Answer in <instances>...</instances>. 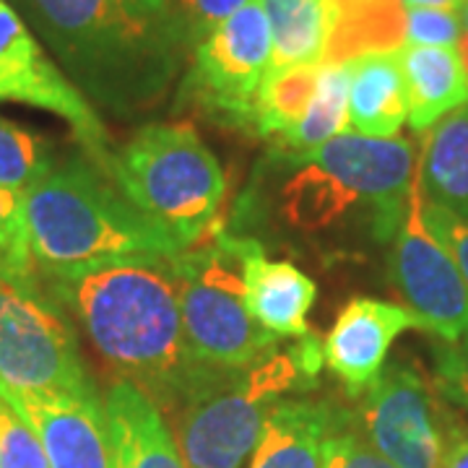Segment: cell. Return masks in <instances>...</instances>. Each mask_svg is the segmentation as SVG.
<instances>
[{
  "label": "cell",
  "instance_id": "obj_35",
  "mask_svg": "<svg viewBox=\"0 0 468 468\" xmlns=\"http://www.w3.org/2000/svg\"><path fill=\"white\" fill-rule=\"evenodd\" d=\"M458 55H461V63H463V70H466V76H468V34L463 32L461 34V42H458Z\"/></svg>",
  "mask_w": 468,
  "mask_h": 468
},
{
  "label": "cell",
  "instance_id": "obj_8",
  "mask_svg": "<svg viewBox=\"0 0 468 468\" xmlns=\"http://www.w3.org/2000/svg\"><path fill=\"white\" fill-rule=\"evenodd\" d=\"M0 385L21 396L97 390L66 307L39 273L0 271Z\"/></svg>",
  "mask_w": 468,
  "mask_h": 468
},
{
  "label": "cell",
  "instance_id": "obj_5",
  "mask_svg": "<svg viewBox=\"0 0 468 468\" xmlns=\"http://www.w3.org/2000/svg\"><path fill=\"white\" fill-rule=\"evenodd\" d=\"M323 365V341L313 334L248 367L198 365L165 409L187 468H245L273 406L310 390Z\"/></svg>",
  "mask_w": 468,
  "mask_h": 468
},
{
  "label": "cell",
  "instance_id": "obj_20",
  "mask_svg": "<svg viewBox=\"0 0 468 468\" xmlns=\"http://www.w3.org/2000/svg\"><path fill=\"white\" fill-rule=\"evenodd\" d=\"M349 128L369 138H393L409 120L399 52H369L346 63Z\"/></svg>",
  "mask_w": 468,
  "mask_h": 468
},
{
  "label": "cell",
  "instance_id": "obj_2",
  "mask_svg": "<svg viewBox=\"0 0 468 468\" xmlns=\"http://www.w3.org/2000/svg\"><path fill=\"white\" fill-rule=\"evenodd\" d=\"M58 66L107 112L141 115L180 76L185 48L151 0H16Z\"/></svg>",
  "mask_w": 468,
  "mask_h": 468
},
{
  "label": "cell",
  "instance_id": "obj_29",
  "mask_svg": "<svg viewBox=\"0 0 468 468\" xmlns=\"http://www.w3.org/2000/svg\"><path fill=\"white\" fill-rule=\"evenodd\" d=\"M463 24L458 11L448 8H406V45L458 48Z\"/></svg>",
  "mask_w": 468,
  "mask_h": 468
},
{
  "label": "cell",
  "instance_id": "obj_33",
  "mask_svg": "<svg viewBox=\"0 0 468 468\" xmlns=\"http://www.w3.org/2000/svg\"><path fill=\"white\" fill-rule=\"evenodd\" d=\"M440 468H468V430H463L461 424L452 432Z\"/></svg>",
  "mask_w": 468,
  "mask_h": 468
},
{
  "label": "cell",
  "instance_id": "obj_14",
  "mask_svg": "<svg viewBox=\"0 0 468 468\" xmlns=\"http://www.w3.org/2000/svg\"><path fill=\"white\" fill-rule=\"evenodd\" d=\"M39 437L50 468H115L104 401L86 393H8Z\"/></svg>",
  "mask_w": 468,
  "mask_h": 468
},
{
  "label": "cell",
  "instance_id": "obj_15",
  "mask_svg": "<svg viewBox=\"0 0 468 468\" xmlns=\"http://www.w3.org/2000/svg\"><path fill=\"white\" fill-rule=\"evenodd\" d=\"M104 414L115 468H187L165 411L135 383L110 385Z\"/></svg>",
  "mask_w": 468,
  "mask_h": 468
},
{
  "label": "cell",
  "instance_id": "obj_17",
  "mask_svg": "<svg viewBox=\"0 0 468 468\" xmlns=\"http://www.w3.org/2000/svg\"><path fill=\"white\" fill-rule=\"evenodd\" d=\"M318 297L315 282L289 261H268L258 245L245 266V302L250 315L268 334L302 338L310 334L307 313Z\"/></svg>",
  "mask_w": 468,
  "mask_h": 468
},
{
  "label": "cell",
  "instance_id": "obj_16",
  "mask_svg": "<svg viewBox=\"0 0 468 468\" xmlns=\"http://www.w3.org/2000/svg\"><path fill=\"white\" fill-rule=\"evenodd\" d=\"M349 421L331 401L282 399L263 424L248 468H320L325 440Z\"/></svg>",
  "mask_w": 468,
  "mask_h": 468
},
{
  "label": "cell",
  "instance_id": "obj_27",
  "mask_svg": "<svg viewBox=\"0 0 468 468\" xmlns=\"http://www.w3.org/2000/svg\"><path fill=\"white\" fill-rule=\"evenodd\" d=\"M252 0H165L172 29L185 52H193L208 34Z\"/></svg>",
  "mask_w": 468,
  "mask_h": 468
},
{
  "label": "cell",
  "instance_id": "obj_11",
  "mask_svg": "<svg viewBox=\"0 0 468 468\" xmlns=\"http://www.w3.org/2000/svg\"><path fill=\"white\" fill-rule=\"evenodd\" d=\"M417 365L393 362L365 393L362 424L369 445L399 468H440L458 421Z\"/></svg>",
  "mask_w": 468,
  "mask_h": 468
},
{
  "label": "cell",
  "instance_id": "obj_34",
  "mask_svg": "<svg viewBox=\"0 0 468 468\" xmlns=\"http://www.w3.org/2000/svg\"><path fill=\"white\" fill-rule=\"evenodd\" d=\"M403 8H448L458 11L463 0H401Z\"/></svg>",
  "mask_w": 468,
  "mask_h": 468
},
{
  "label": "cell",
  "instance_id": "obj_24",
  "mask_svg": "<svg viewBox=\"0 0 468 468\" xmlns=\"http://www.w3.org/2000/svg\"><path fill=\"white\" fill-rule=\"evenodd\" d=\"M344 133H349V73L346 66L323 63L315 97L310 101L302 122L284 138L271 144V151L297 156L320 149L323 144Z\"/></svg>",
  "mask_w": 468,
  "mask_h": 468
},
{
  "label": "cell",
  "instance_id": "obj_23",
  "mask_svg": "<svg viewBox=\"0 0 468 468\" xmlns=\"http://www.w3.org/2000/svg\"><path fill=\"white\" fill-rule=\"evenodd\" d=\"M320 66L323 63L268 68L266 79L255 97V107H252L250 133L268 144H276L289 131H294L315 97Z\"/></svg>",
  "mask_w": 468,
  "mask_h": 468
},
{
  "label": "cell",
  "instance_id": "obj_38",
  "mask_svg": "<svg viewBox=\"0 0 468 468\" xmlns=\"http://www.w3.org/2000/svg\"><path fill=\"white\" fill-rule=\"evenodd\" d=\"M0 271H3V263H0Z\"/></svg>",
  "mask_w": 468,
  "mask_h": 468
},
{
  "label": "cell",
  "instance_id": "obj_7",
  "mask_svg": "<svg viewBox=\"0 0 468 468\" xmlns=\"http://www.w3.org/2000/svg\"><path fill=\"white\" fill-rule=\"evenodd\" d=\"M258 245L217 224L175 258L185 335L203 365L248 367L279 349V338L252 318L245 302V266Z\"/></svg>",
  "mask_w": 468,
  "mask_h": 468
},
{
  "label": "cell",
  "instance_id": "obj_3",
  "mask_svg": "<svg viewBox=\"0 0 468 468\" xmlns=\"http://www.w3.org/2000/svg\"><path fill=\"white\" fill-rule=\"evenodd\" d=\"M268 156L289 167L273 198L289 232L313 239L365 234L388 242L401 229L417 185V154L406 138L349 131L307 154Z\"/></svg>",
  "mask_w": 468,
  "mask_h": 468
},
{
  "label": "cell",
  "instance_id": "obj_18",
  "mask_svg": "<svg viewBox=\"0 0 468 468\" xmlns=\"http://www.w3.org/2000/svg\"><path fill=\"white\" fill-rule=\"evenodd\" d=\"M409 125L424 133L442 117L468 101V76L455 48H419L403 45L399 50Z\"/></svg>",
  "mask_w": 468,
  "mask_h": 468
},
{
  "label": "cell",
  "instance_id": "obj_9",
  "mask_svg": "<svg viewBox=\"0 0 468 468\" xmlns=\"http://www.w3.org/2000/svg\"><path fill=\"white\" fill-rule=\"evenodd\" d=\"M271 68V27L261 0H252L190 52L177 101L229 128H252L258 89Z\"/></svg>",
  "mask_w": 468,
  "mask_h": 468
},
{
  "label": "cell",
  "instance_id": "obj_19",
  "mask_svg": "<svg viewBox=\"0 0 468 468\" xmlns=\"http://www.w3.org/2000/svg\"><path fill=\"white\" fill-rule=\"evenodd\" d=\"M328 37L323 63L346 66L369 52H399L406 45L401 0H325Z\"/></svg>",
  "mask_w": 468,
  "mask_h": 468
},
{
  "label": "cell",
  "instance_id": "obj_31",
  "mask_svg": "<svg viewBox=\"0 0 468 468\" xmlns=\"http://www.w3.org/2000/svg\"><path fill=\"white\" fill-rule=\"evenodd\" d=\"M435 385L448 401L468 411V331L435 349Z\"/></svg>",
  "mask_w": 468,
  "mask_h": 468
},
{
  "label": "cell",
  "instance_id": "obj_4",
  "mask_svg": "<svg viewBox=\"0 0 468 468\" xmlns=\"http://www.w3.org/2000/svg\"><path fill=\"white\" fill-rule=\"evenodd\" d=\"M29 250L39 276L131 258H177V237L144 214L89 156H70L24 193Z\"/></svg>",
  "mask_w": 468,
  "mask_h": 468
},
{
  "label": "cell",
  "instance_id": "obj_25",
  "mask_svg": "<svg viewBox=\"0 0 468 468\" xmlns=\"http://www.w3.org/2000/svg\"><path fill=\"white\" fill-rule=\"evenodd\" d=\"M55 165L48 138L0 117V187L24 196Z\"/></svg>",
  "mask_w": 468,
  "mask_h": 468
},
{
  "label": "cell",
  "instance_id": "obj_36",
  "mask_svg": "<svg viewBox=\"0 0 468 468\" xmlns=\"http://www.w3.org/2000/svg\"><path fill=\"white\" fill-rule=\"evenodd\" d=\"M458 16H461V24H463V32L468 34V0L461 3V8H458Z\"/></svg>",
  "mask_w": 468,
  "mask_h": 468
},
{
  "label": "cell",
  "instance_id": "obj_6",
  "mask_svg": "<svg viewBox=\"0 0 468 468\" xmlns=\"http://www.w3.org/2000/svg\"><path fill=\"white\" fill-rule=\"evenodd\" d=\"M112 180L183 248L217 227L227 193L214 151L187 122L141 125L115 154Z\"/></svg>",
  "mask_w": 468,
  "mask_h": 468
},
{
  "label": "cell",
  "instance_id": "obj_12",
  "mask_svg": "<svg viewBox=\"0 0 468 468\" xmlns=\"http://www.w3.org/2000/svg\"><path fill=\"white\" fill-rule=\"evenodd\" d=\"M390 282L430 334L458 341L468 331V286L442 242L424 227L421 190L414 185L401 229L393 237Z\"/></svg>",
  "mask_w": 468,
  "mask_h": 468
},
{
  "label": "cell",
  "instance_id": "obj_30",
  "mask_svg": "<svg viewBox=\"0 0 468 468\" xmlns=\"http://www.w3.org/2000/svg\"><path fill=\"white\" fill-rule=\"evenodd\" d=\"M320 468H399L369 445V440L356 435L354 424H344L323 445Z\"/></svg>",
  "mask_w": 468,
  "mask_h": 468
},
{
  "label": "cell",
  "instance_id": "obj_10",
  "mask_svg": "<svg viewBox=\"0 0 468 468\" xmlns=\"http://www.w3.org/2000/svg\"><path fill=\"white\" fill-rule=\"evenodd\" d=\"M0 101L60 117L86 156L104 175H115L117 151L97 107L45 52L27 18L8 0H0Z\"/></svg>",
  "mask_w": 468,
  "mask_h": 468
},
{
  "label": "cell",
  "instance_id": "obj_26",
  "mask_svg": "<svg viewBox=\"0 0 468 468\" xmlns=\"http://www.w3.org/2000/svg\"><path fill=\"white\" fill-rule=\"evenodd\" d=\"M0 468H50L45 448L21 414L8 390L0 385Z\"/></svg>",
  "mask_w": 468,
  "mask_h": 468
},
{
  "label": "cell",
  "instance_id": "obj_1",
  "mask_svg": "<svg viewBox=\"0 0 468 468\" xmlns=\"http://www.w3.org/2000/svg\"><path fill=\"white\" fill-rule=\"evenodd\" d=\"M39 279L122 380L162 411L203 365L185 335L175 258H131Z\"/></svg>",
  "mask_w": 468,
  "mask_h": 468
},
{
  "label": "cell",
  "instance_id": "obj_21",
  "mask_svg": "<svg viewBox=\"0 0 468 468\" xmlns=\"http://www.w3.org/2000/svg\"><path fill=\"white\" fill-rule=\"evenodd\" d=\"M417 183L424 201L468 221V101L427 133Z\"/></svg>",
  "mask_w": 468,
  "mask_h": 468
},
{
  "label": "cell",
  "instance_id": "obj_37",
  "mask_svg": "<svg viewBox=\"0 0 468 468\" xmlns=\"http://www.w3.org/2000/svg\"><path fill=\"white\" fill-rule=\"evenodd\" d=\"M151 3H154V5H159V8L165 11V0H151ZM165 14H167V11H165ZM167 18H169V16H167Z\"/></svg>",
  "mask_w": 468,
  "mask_h": 468
},
{
  "label": "cell",
  "instance_id": "obj_28",
  "mask_svg": "<svg viewBox=\"0 0 468 468\" xmlns=\"http://www.w3.org/2000/svg\"><path fill=\"white\" fill-rule=\"evenodd\" d=\"M0 263L11 273H37L29 250L24 196L0 187Z\"/></svg>",
  "mask_w": 468,
  "mask_h": 468
},
{
  "label": "cell",
  "instance_id": "obj_13",
  "mask_svg": "<svg viewBox=\"0 0 468 468\" xmlns=\"http://www.w3.org/2000/svg\"><path fill=\"white\" fill-rule=\"evenodd\" d=\"M427 331V323L406 304L354 297L338 313L323 341L325 367L344 383L351 399L365 396L385 369V356L403 331Z\"/></svg>",
  "mask_w": 468,
  "mask_h": 468
},
{
  "label": "cell",
  "instance_id": "obj_32",
  "mask_svg": "<svg viewBox=\"0 0 468 468\" xmlns=\"http://www.w3.org/2000/svg\"><path fill=\"white\" fill-rule=\"evenodd\" d=\"M421 218H424V227L442 242L445 250L451 252V258L455 261V266L468 286V221L458 218L452 211L437 206V203L424 201V198H421Z\"/></svg>",
  "mask_w": 468,
  "mask_h": 468
},
{
  "label": "cell",
  "instance_id": "obj_22",
  "mask_svg": "<svg viewBox=\"0 0 468 468\" xmlns=\"http://www.w3.org/2000/svg\"><path fill=\"white\" fill-rule=\"evenodd\" d=\"M271 27V68L323 63L325 0H261Z\"/></svg>",
  "mask_w": 468,
  "mask_h": 468
}]
</instances>
